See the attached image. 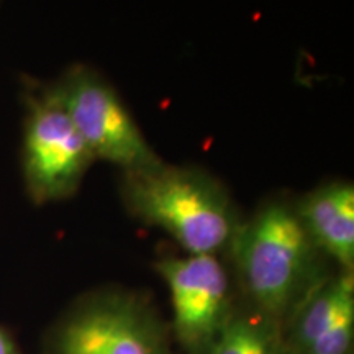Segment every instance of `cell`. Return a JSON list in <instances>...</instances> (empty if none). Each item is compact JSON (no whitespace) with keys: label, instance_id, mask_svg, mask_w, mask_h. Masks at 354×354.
I'll use <instances>...</instances> for the list:
<instances>
[{"label":"cell","instance_id":"3957f363","mask_svg":"<svg viewBox=\"0 0 354 354\" xmlns=\"http://www.w3.org/2000/svg\"><path fill=\"white\" fill-rule=\"evenodd\" d=\"M44 354H171L167 328L138 294L105 290L56 323Z\"/></svg>","mask_w":354,"mask_h":354},{"label":"cell","instance_id":"8992f818","mask_svg":"<svg viewBox=\"0 0 354 354\" xmlns=\"http://www.w3.org/2000/svg\"><path fill=\"white\" fill-rule=\"evenodd\" d=\"M156 271L169 289L177 343L187 354H210L234 313L225 264L214 254H187L159 259Z\"/></svg>","mask_w":354,"mask_h":354},{"label":"cell","instance_id":"30bf717a","mask_svg":"<svg viewBox=\"0 0 354 354\" xmlns=\"http://www.w3.org/2000/svg\"><path fill=\"white\" fill-rule=\"evenodd\" d=\"M354 343V307L344 310L304 354H351Z\"/></svg>","mask_w":354,"mask_h":354},{"label":"cell","instance_id":"9c48e42d","mask_svg":"<svg viewBox=\"0 0 354 354\" xmlns=\"http://www.w3.org/2000/svg\"><path fill=\"white\" fill-rule=\"evenodd\" d=\"M210 354H287L284 326L251 305L234 308Z\"/></svg>","mask_w":354,"mask_h":354},{"label":"cell","instance_id":"5b68a950","mask_svg":"<svg viewBox=\"0 0 354 354\" xmlns=\"http://www.w3.org/2000/svg\"><path fill=\"white\" fill-rule=\"evenodd\" d=\"M94 161L51 87L30 95L24 135V176L32 201L50 203L71 197Z\"/></svg>","mask_w":354,"mask_h":354},{"label":"cell","instance_id":"52a82bcc","mask_svg":"<svg viewBox=\"0 0 354 354\" xmlns=\"http://www.w3.org/2000/svg\"><path fill=\"white\" fill-rule=\"evenodd\" d=\"M310 240L323 256L354 268V187L351 183H330L308 192L294 203Z\"/></svg>","mask_w":354,"mask_h":354},{"label":"cell","instance_id":"6da1fadb","mask_svg":"<svg viewBox=\"0 0 354 354\" xmlns=\"http://www.w3.org/2000/svg\"><path fill=\"white\" fill-rule=\"evenodd\" d=\"M228 253L251 307L282 326L330 277L295 207L282 201L241 221Z\"/></svg>","mask_w":354,"mask_h":354},{"label":"cell","instance_id":"8fae6325","mask_svg":"<svg viewBox=\"0 0 354 354\" xmlns=\"http://www.w3.org/2000/svg\"><path fill=\"white\" fill-rule=\"evenodd\" d=\"M0 354H21L19 346L10 338V335L2 328H0Z\"/></svg>","mask_w":354,"mask_h":354},{"label":"cell","instance_id":"ba28073f","mask_svg":"<svg viewBox=\"0 0 354 354\" xmlns=\"http://www.w3.org/2000/svg\"><path fill=\"white\" fill-rule=\"evenodd\" d=\"M354 307L353 272L342 271L317 287L292 315L284 331L287 354H304L344 310Z\"/></svg>","mask_w":354,"mask_h":354},{"label":"cell","instance_id":"7a4b0ae2","mask_svg":"<svg viewBox=\"0 0 354 354\" xmlns=\"http://www.w3.org/2000/svg\"><path fill=\"white\" fill-rule=\"evenodd\" d=\"M122 196L131 215L169 233L187 254L228 251L241 225L227 189L194 167L123 172Z\"/></svg>","mask_w":354,"mask_h":354},{"label":"cell","instance_id":"277c9868","mask_svg":"<svg viewBox=\"0 0 354 354\" xmlns=\"http://www.w3.org/2000/svg\"><path fill=\"white\" fill-rule=\"evenodd\" d=\"M51 91L94 159L122 167L123 172L162 165L117 92L94 71L74 68Z\"/></svg>","mask_w":354,"mask_h":354}]
</instances>
